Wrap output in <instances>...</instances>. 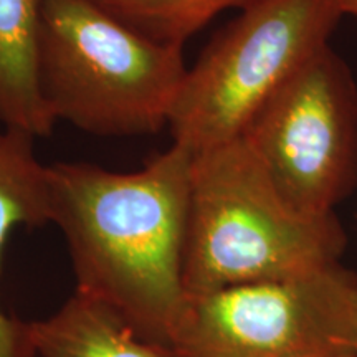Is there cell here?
Instances as JSON below:
<instances>
[{
	"mask_svg": "<svg viewBox=\"0 0 357 357\" xmlns=\"http://www.w3.org/2000/svg\"><path fill=\"white\" fill-rule=\"evenodd\" d=\"M192 160V151L172 142L132 172L89 162L47 166L48 223L63 235L77 291L167 349L187 296Z\"/></svg>",
	"mask_w": 357,
	"mask_h": 357,
	"instance_id": "obj_1",
	"label": "cell"
},
{
	"mask_svg": "<svg viewBox=\"0 0 357 357\" xmlns=\"http://www.w3.org/2000/svg\"><path fill=\"white\" fill-rule=\"evenodd\" d=\"M344 248L336 213L293 208L242 137L194 154L185 294L306 273L339 263Z\"/></svg>",
	"mask_w": 357,
	"mask_h": 357,
	"instance_id": "obj_2",
	"label": "cell"
},
{
	"mask_svg": "<svg viewBox=\"0 0 357 357\" xmlns=\"http://www.w3.org/2000/svg\"><path fill=\"white\" fill-rule=\"evenodd\" d=\"M187 68L182 47L144 37L91 0H45L37 77L56 123L101 137L159 132Z\"/></svg>",
	"mask_w": 357,
	"mask_h": 357,
	"instance_id": "obj_3",
	"label": "cell"
},
{
	"mask_svg": "<svg viewBox=\"0 0 357 357\" xmlns=\"http://www.w3.org/2000/svg\"><path fill=\"white\" fill-rule=\"evenodd\" d=\"M337 0H260L235 17L187 68L169 118L192 153L240 139L265 102L329 45Z\"/></svg>",
	"mask_w": 357,
	"mask_h": 357,
	"instance_id": "obj_4",
	"label": "cell"
},
{
	"mask_svg": "<svg viewBox=\"0 0 357 357\" xmlns=\"http://www.w3.org/2000/svg\"><path fill=\"white\" fill-rule=\"evenodd\" d=\"M177 357H357V273L341 261L187 294Z\"/></svg>",
	"mask_w": 357,
	"mask_h": 357,
	"instance_id": "obj_5",
	"label": "cell"
},
{
	"mask_svg": "<svg viewBox=\"0 0 357 357\" xmlns=\"http://www.w3.org/2000/svg\"><path fill=\"white\" fill-rule=\"evenodd\" d=\"M287 202L329 215L357 187V83L319 50L261 106L242 136Z\"/></svg>",
	"mask_w": 357,
	"mask_h": 357,
	"instance_id": "obj_6",
	"label": "cell"
},
{
	"mask_svg": "<svg viewBox=\"0 0 357 357\" xmlns=\"http://www.w3.org/2000/svg\"><path fill=\"white\" fill-rule=\"evenodd\" d=\"M35 357H177L137 336L118 312L75 289L60 310L25 321Z\"/></svg>",
	"mask_w": 357,
	"mask_h": 357,
	"instance_id": "obj_7",
	"label": "cell"
},
{
	"mask_svg": "<svg viewBox=\"0 0 357 357\" xmlns=\"http://www.w3.org/2000/svg\"><path fill=\"white\" fill-rule=\"evenodd\" d=\"M35 137L0 123V263L19 227L48 223L47 166L35 154ZM0 357H35L25 321L0 306Z\"/></svg>",
	"mask_w": 357,
	"mask_h": 357,
	"instance_id": "obj_8",
	"label": "cell"
},
{
	"mask_svg": "<svg viewBox=\"0 0 357 357\" xmlns=\"http://www.w3.org/2000/svg\"><path fill=\"white\" fill-rule=\"evenodd\" d=\"M45 0H0V123L48 137L56 126L37 77V42Z\"/></svg>",
	"mask_w": 357,
	"mask_h": 357,
	"instance_id": "obj_9",
	"label": "cell"
},
{
	"mask_svg": "<svg viewBox=\"0 0 357 357\" xmlns=\"http://www.w3.org/2000/svg\"><path fill=\"white\" fill-rule=\"evenodd\" d=\"M124 25L154 42L184 48L218 13L243 10L260 0H91Z\"/></svg>",
	"mask_w": 357,
	"mask_h": 357,
	"instance_id": "obj_10",
	"label": "cell"
},
{
	"mask_svg": "<svg viewBox=\"0 0 357 357\" xmlns=\"http://www.w3.org/2000/svg\"><path fill=\"white\" fill-rule=\"evenodd\" d=\"M342 15H351L357 19V0H337Z\"/></svg>",
	"mask_w": 357,
	"mask_h": 357,
	"instance_id": "obj_11",
	"label": "cell"
},
{
	"mask_svg": "<svg viewBox=\"0 0 357 357\" xmlns=\"http://www.w3.org/2000/svg\"><path fill=\"white\" fill-rule=\"evenodd\" d=\"M356 356H357V352H356Z\"/></svg>",
	"mask_w": 357,
	"mask_h": 357,
	"instance_id": "obj_12",
	"label": "cell"
}]
</instances>
